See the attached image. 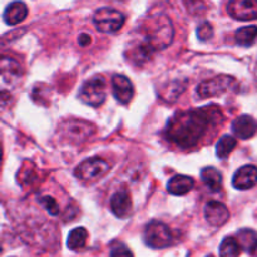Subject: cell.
I'll return each instance as SVG.
<instances>
[{"mask_svg": "<svg viewBox=\"0 0 257 257\" xmlns=\"http://www.w3.org/2000/svg\"><path fill=\"white\" fill-rule=\"evenodd\" d=\"M22 68L19 63L14 60L13 58L3 57L2 59V75L3 79L7 83H10L14 79H19L22 75Z\"/></svg>", "mask_w": 257, "mask_h": 257, "instance_id": "ac0fdd59", "label": "cell"}, {"mask_svg": "<svg viewBox=\"0 0 257 257\" xmlns=\"http://www.w3.org/2000/svg\"><path fill=\"white\" fill-rule=\"evenodd\" d=\"M237 241L241 248L247 252H253L257 248V233L252 230H241L237 232Z\"/></svg>", "mask_w": 257, "mask_h": 257, "instance_id": "44dd1931", "label": "cell"}, {"mask_svg": "<svg viewBox=\"0 0 257 257\" xmlns=\"http://www.w3.org/2000/svg\"><path fill=\"white\" fill-rule=\"evenodd\" d=\"M256 74H257V72H256Z\"/></svg>", "mask_w": 257, "mask_h": 257, "instance_id": "f546056e", "label": "cell"}, {"mask_svg": "<svg viewBox=\"0 0 257 257\" xmlns=\"http://www.w3.org/2000/svg\"><path fill=\"white\" fill-rule=\"evenodd\" d=\"M78 42H79V44L82 45V47H88V45L92 43V38H90V35H88L87 33H83V34L79 35Z\"/></svg>", "mask_w": 257, "mask_h": 257, "instance_id": "83f0119b", "label": "cell"}, {"mask_svg": "<svg viewBox=\"0 0 257 257\" xmlns=\"http://www.w3.org/2000/svg\"><path fill=\"white\" fill-rule=\"evenodd\" d=\"M124 19L125 18L122 13L112 8H100L94 13V17H93L95 28L99 32L107 33V34L118 32L124 24Z\"/></svg>", "mask_w": 257, "mask_h": 257, "instance_id": "ba28073f", "label": "cell"}, {"mask_svg": "<svg viewBox=\"0 0 257 257\" xmlns=\"http://www.w3.org/2000/svg\"><path fill=\"white\" fill-rule=\"evenodd\" d=\"M228 14L237 20L257 19V0H231L227 5Z\"/></svg>", "mask_w": 257, "mask_h": 257, "instance_id": "9c48e42d", "label": "cell"}, {"mask_svg": "<svg viewBox=\"0 0 257 257\" xmlns=\"http://www.w3.org/2000/svg\"><path fill=\"white\" fill-rule=\"evenodd\" d=\"M201 178L212 192H218L222 187V175L217 168L205 167L201 171Z\"/></svg>", "mask_w": 257, "mask_h": 257, "instance_id": "e0dca14e", "label": "cell"}, {"mask_svg": "<svg viewBox=\"0 0 257 257\" xmlns=\"http://www.w3.org/2000/svg\"><path fill=\"white\" fill-rule=\"evenodd\" d=\"M39 203L52 216L59 215V206H58L57 201H55L53 197H49V196H43L42 198H39Z\"/></svg>", "mask_w": 257, "mask_h": 257, "instance_id": "d4e9b609", "label": "cell"}, {"mask_svg": "<svg viewBox=\"0 0 257 257\" xmlns=\"http://www.w3.org/2000/svg\"><path fill=\"white\" fill-rule=\"evenodd\" d=\"M233 133L241 140H248L257 132V122L251 115H241L232 123Z\"/></svg>", "mask_w": 257, "mask_h": 257, "instance_id": "5bb4252c", "label": "cell"}, {"mask_svg": "<svg viewBox=\"0 0 257 257\" xmlns=\"http://www.w3.org/2000/svg\"><path fill=\"white\" fill-rule=\"evenodd\" d=\"M257 183V167L253 165H246L237 170L233 175V187L237 190H250Z\"/></svg>", "mask_w": 257, "mask_h": 257, "instance_id": "7c38bea8", "label": "cell"}, {"mask_svg": "<svg viewBox=\"0 0 257 257\" xmlns=\"http://www.w3.org/2000/svg\"><path fill=\"white\" fill-rule=\"evenodd\" d=\"M238 87L237 82L233 77L230 75H218L213 79H208L198 84L196 93L201 99L217 97V95L225 94V93L235 90Z\"/></svg>", "mask_w": 257, "mask_h": 257, "instance_id": "277c9868", "label": "cell"}, {"mask_svg": "<svg viewBox=\"0 0 257 257\" xmlns=\"http://www.w3.org/2000/svg\"><path fill=\"white\" fill-rule=\"evenodd\" d=\"M88 240V231L84 227H77L68 236V247L73 251L82 250Z\"/></svg>", "mask_w": 257, "mask_h": 257, "instance_id": "ffe728a7", "label": "cell"}, {"mask_svg": "<svg viewBox=\"0 0 257 257\" xmlns=\"http://www.w3.org/2000/svg\"><path fill=\"white\" fill-rule=\"evenodd\" d=\"M113 95L120 104H128L133 98V84L125 75L117 74L112 79Z\"/></svg>", "mask_w": 257, "mask_h": 257, "instance_id": "30bf717a", "label": "cell"}, {"mask_svg": "<svg viewBox=\"0 0 257 257\" xmlns=\"http://www.w3.org/2000/svg\"><path fill=\"white\" fill-rule=\"evenodd\" d=\"M28 8L23 2H13L4 12V20L9 25H17L27 18Z\"/></svg>", "mask_w": 257, "mask_h": 257, "instance_id": "2e32d148", "label": "cell"}, {"mask_svg": "<svg viewBox=\"0 0 257 257\" xmlns=\"http://www.w3.org/2000/svg\"><path fill=\"white\" fill-rule=\"evenodd\" d=\"M205 217L212 226H222L230 218V212L223 203L218 201H210L205 207Z\"/></svg>", "mask_w": 257, "mask_h": 257, "instance_id": "8fae6325", "label": "cell"}, {"mask_svg": "<svg viewBox=\"0 0 257 257\" xmlns=\"http://www.w3.org/2000/svg\"><path fill=\"white\" fill-rule=\"evenodd\" d=\"M207 257H213V256H207Z\"/></svg>", "mask_w": 257, "mask_h": 257, "instance_id": "f1b7e54d", "label": "cell"}, {"mask_svg": "<svg viewBox=\"0 0 257 257\" xmlns=\"http://www.w3.org/2000/svg\"><path fill=\"white\" fill-rule=\"evenodd\" d=\"M222 119V113L217 105L180 112L168 122L166 136L176 146L187 150L197 146L206 133L220 124Z\"/></svg>", "mask_w": 257, "mask_h": 257, "instance_id": "6da1fadb", "label": "cell"}, {"mask_svg": "<svg viewBox=\"0 0 257 257\" xmlns=\"http://www.w3.org/2000/svg\"><path fill=\"white\" fill-rule=\"evenodd\" d=\"M95 132V127L89 122L80 119L63 120L59 125L60 138L72 145H79L88 138L92 137Z\"/></svg>", "mask_w": 257, "mask_h": 257, "instance_id": "3957f363", "label": "cell"}, {"mask_svg": "<svg viewBox=\"0 0 257 257\" xmlns=\"http://www.w3.org/2000/svg\"><path fill=\"white\" fill-rule=\"evenodd\" d=\"M110 257H133V253L128 250L125 246L120 245L118 247L113 248L112 253H110Z\"/></svg>", "mask_w": 257, "mask_h": 257, "instance_id": "4316f807", "label": "cell"}, {"mask_svg": "<svg viewBox=\"0 0 257 257\" xmlns=\"http://www.w3.org/2000/svg\"><path fill=\"white\" fill-rule=\"evenodd\" d=\"M241 245L235 237H226L220 246L221 257H238L241 255Z\"/></svg>", "mask_w": 257, "mask_h": 257, "instance_id": "603a6c76", "label": "cell"}, {"mask_svg": "<svg viewBox=\"0 0 257 257\" xmlns=\"http://www.w3.org/2000/svg\"><path fill=\"white\" fill-rule=\"evenodd\" d=\"M187 12L192 15H202L207 7L203 0H183Z\"/></svg>", "mask_w": 257, "mask_h": 257, "instance_id": "cb8c5ba5", "label": "cell"}, {"mask_svg": "<svg viewBox=\"0 0 257 257\" xmlns=\"http://www.w3.org/2000/svg\"><path fill=\"white\" fill-rule=\"evenodd\" d=\"M236 146H237V141L232 136H223V137L220 138V141L217 142V146H216V155L221 160H225L235 150Z\"/></svg>", "mask_w": 257, "mask_h": 257, "instance_id": "7402d4cb", "label": "cell"}, {"mask_svg": "<svg viewBox=\"0 0 257 257\" xmlns=\"http://www.w3.org/2000/svg\"><path fill=\"white\" fill-rule=\"evenodd\" d=\"M110 170V165L99 157H92L83 161L75 168V176L83 182H94L104 177Z\"/></svg>", "mask_w": 257, "mask_h": 257, "instance_id": "8992f818", "label": "cell"}, {"mask_svg": "<svg viewBox=\"0 0 257 257\" xmlns=\"http://www.w3.org/2000/svg\"><path fill=\"white\" fill-rule=\"evenodd\" d=\"M79 97L84 104L93 108L100 107L107 97V83L104 78L97 75L87 80L80 89Z\"/></svg>", "mask_w": 257, "mask_h": 257, "instance_id": "5b68a950", "label": "cell"}, {"mask_svg": "<svg viewBox=\"0 0 257 257\" xmlns=\"http://www.w3.org/2000/svg\"><path fill=\"white\" fill-rule=\"evenodd\" d=\"M212 35H213V28L210 23L205 22L197 28V37L200 40L206 42V40L211 39V38H212Z\"/></svg>", "mask_w": 257, "mask_h": 257, "instance_id": "484cf974", "label": "cell"}, {"mask_svg": "<svg viewBox=\"0 0 257 257\" xmlns=\"http://www.w3.org/2000/svg\"><path fill=\"white\" fill-rule=\"evenodd\" d=\"M257 38V27L250 25V27H243L236 32L235 39L236 43L241 47H251L256 42Z\"/></svg>", "mask_w": 257, "mask_h": 257, "instance_id": "d6986e66", "label": "cell"}, {"mask_svg": "<svg viewBox=\"0 0 257 257\" xmlns=\"http://www.w3.org/2000/svg\"><path fill=\"white\" fill-rule=\"evenodd\" d=\"M110 208L117 217L127 218L132 212V201L130 193L125 190L115 192L110 198Z\"/></svg>", "mask_w": 257, "mask_h": 257, "instance_id": "4fadbf2b", "label": "cell"}, {"mask_svg": "<svg viewBox=\"0 0 257 257\" xmlns=\"http://www.w3.org/2000/svg\"><path fill=\"white\" fill-rule=\"evenodd\" d=\"M143 42L155 50L165 49L172 43L173 27L166 15L151 17L142 25Z\"/></svg>", "mask_w": 257, "mask_h": 257, "instance_id": "7a4b0ae2", "label": "cell"}, {"mask_svg": "<svg viewBox=\"0 0 257 257\" xmlns=\"http://www.w3.org/2000/svg\"><path fill=\"white\" fill-rule=\"evenodd\" d=\"M143 238H145L146 245L156 250L168 247L172 243L171 230L167 225L160 221H152L146 226Z\"/></svg>", "mask_w": 257, "mask_h": 257, "instance_id": "52a82bcc", "label": "cell"}, {"mask_svg": "<svg viewBox=\"0 0 257 257\" xmlns=\"http://www.w3.org/2000/svg\"><path fill=\"white\" fill-rule=\"evenodd\" d=\"M195 187V181L192 177L185 175H177L170 180L167 185L168 192L176 196H183Z\"/></svg>", "mask_w": 257, "mask_h": 257, "instance_id": "9a60e30c", "label": "cell"}]
</instances>
